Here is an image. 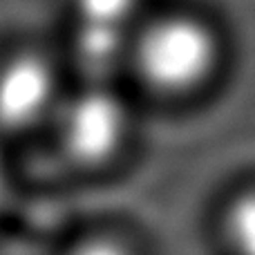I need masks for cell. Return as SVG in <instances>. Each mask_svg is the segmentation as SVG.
I'll return each mask as SVG.
<instances>
[{
  "mask_svg": "<svg viewBox=\"0 0 255 255\" xmlns=\"http://www.w3.org/2000/svg\"><path fill=\"white\" fill-rule=\"evenodd\" d=\"M217 61L211 27L186 13L145 18L132 43L128 70L163 97H179L202 85Z\"/></svg>",
  "mask_w": 255,
  "mask_h": 255,
  "instance_id": "obj_1",
  "label": "cell"
},
{
  "mask_svg": "<svg viewBox=\"0 0 255 255\" xmlns=\"http://www.w3.org/2000/svg\"><path fill=\"white\" fill-rule=\"evenodd\" d=\"M49 130L67 163L99 170L117 161L130 143L132 108L112 81H83L65 92Z\"/></svg>",
  "mask_w": 255,
  "mask_h": 255,
  "instance_id": "obj_2",
  "label": "cell"
},
{
  "mask_svg": "<svg viewBox=\"0 0 255 255\" xmlns=\"http://www.w3.org/2000/svg\"><path fill=\"white\" fill-rule=\"evenodd\" d=\"M143 22V0H67L70 54L83 81H112Z\"/></svg>",
  "mask_w": 255,
  "mask_h": 255,
  "instance_id": "obj_3",
  "label": "cell"
},
{
  "mask_svg": "<svg viewBox=\"0 0 255 255\" xmlns=\"http://www.w3.org/2000/svg\"><path fill=\"white\" fill-rule=\"evenodd\" d=\"M61 70L40 49L0 58V141L49 128L65 97Z\"/></svg>",
  "mask_w": 255,
  "mask_h": 255,
  "instance_id": "obj_4",
  "label": "cell"
},
{
  "mask_svg": "<svg viewBox=\"0 0 255 255\" xmlns=\"http://www.w3.org/2000/svg\"><path fill=\"white\" fill-rule=\"evenodd\" d=\"M226 235L238 255H255V193L235 199L229 208Z\"/></svg>",
  "mask_w": 255,
  "mask_h": 255,
  "instance_id": "obj_5",
  "label": "cell"
},
{
  "mask_svg": "<svg viewBox=\"0 0 255 255\" xmlns=\"http://www.w3.org/2000/svg\"><path fill=\"white\" fill-rule=\"evenodd\" d=\"M67 255H136L126 240L110 233H97L83 238L67 251Z\"/></svg>",
  "mask_w": 255,
  "mask_h": 255,
  "instance_id": "obj_6",
  "label": "cell"
},
{
  "mask_svg": "<svg viewBox=\"0 0 255 255\" xmlns=\"http://www.w3.org/2000/svg\"><path fill=\"white\" fill-rule=\"evenodd\" d=\"M4 141H0V215H2L4 206H7V197L9 190H11V177H9V163L7 157H4Z\"/></svg>",
  "mask_w": 255,
  "mask_h": 255,
  "instance_id": "obj_7",
  "label": "cell"
}]
</instances>
